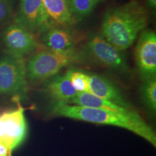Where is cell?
<instances>
[{"mask_svg": "<svg viewBox=\"0 0 156 156\" xmlns=\"http://www.w3.org/2000/svg\"><path fill=\"white\" fill-rule=\"evenodd\" d=\"M51 112L56 116L125 129L141 136L154 147L156 146V134L153 129L132 109L105 110L69 103H54Z\"/></svg>", "mask_w": 156, "mask_h": 156, "instance_id": "6da1fadb", "label": "cell"}, {"mask_svg": "<svg viewBox=\"0 0 156 156\" xmlns=\"http://www.w3.org/2000/svg\"><path fill=\"white\" fill-rule=\"evenodd\" d=\"M147 23L148 14L145 7L132 2L106 12L101 25L102 37L123 51L133 45Z\"/></svg>", "mask_w": 156, "mask_h": 156, "instance_id": "7a4b0ae2", "label": "cell"}, {"mask_svg": "<svg viewBox=\"0 0 156 156\" xmlns=\"http://www.w3.org/2000/svg\"><path fill=\"white\" fill-rule=\"evenodd\" d=\"M24 58L6 54L0 58V94L16 102L27 97L28 80Z\"/></svg>", "mask_w": 156, "mask_h": 156, "instance_id": "3957f363", "label": "cell"}, {"mask_svg": "<svg viewBox=\"0 0 156 156\" xmlns=\"http://www.w3.org/2000/svg\"><path fill=\"white\" fill-rule=\"evenodd\" d=\"M77 55H65L48 49L36 52L29 58L26 64L27 80L38 84L57 75L63 68L75 62Z\"/></svg>", "mask_w": 156, "mask_h": 156, "instance_id": "277c9868", "label": "cell"}, {"mask_svg": "<svg viewBox=\"0 0 156 156\" xmlns=\"http://www.w3.org/2000/svg\"><path fill=\"white\" fill-rule=\"evenodd\" d=\"M17 107L5 112L0 116L2 142L12 153L23 144L28 134L25 108L17 101Z\"/></svg>", "mask_w": 156, "mask_h": 156, "instance_id": "5b68a950", "label": "cell"}, {"mask_svg": "<svg viewBox=\"0 0 156 156\" xmlns=\"http://www.w3.org/2000/svg\"><path fill=\"white\" fill-rule=\"evenodd\" d=\"M2 41L6 53L19 58H24L37 48L34 34L15 22L5 29Z\"/></svg>", "mask_w": 156, "mask_h": 156, "instance_id": "8992f818", "label": "cell"}, {"mask_svg": "<svg viewBox=\"0 0 156 156\" xmlns=\"http://www.w3.org/2000/svg\"><path fill=\"white\" fill-rule=\"evenodd\" d=\"M87 51L95 61L119 73H126L129 67L122 51L118 50L102 36H93L87 44Z\"/></svg>", "mask_w": 156, "mask_h": 156, "instance_id": "52a82bcc", "label": "cell"}, {"mask_svg": "<svg viewBox=\"0 0 156 156\" xmlns=\"http://www.w3.org/2000/svg\"><path fill=\"white\" fill-rule=\"evenodd\" d=\"M15 22L33 34L44 32L53 25V21L44 8L43 0H20Z\"/></svg>", "mask_w": 156, "mask_h": 156, "instance_id": "ba28073f", "label": "cell"}, {"mask_svg": "<svg viewBox=\"0 0 156 156\" xmlns=\"http://www.w3.org/2000/svg\"><path fill=\"white\" fill-rule=\"evenodd\" d=\"M136 67L143 81L156 77V35L153 30L140 33L135 51Z\"/></svg>", "mask_w": 156, "mask_h": 156, "instance_id": "9c48e42d", "label": "cell"}, {"mask_svg": "<svg viewBox=\"0 0 156 156\" xmlns=\"http://www.w3.org/2000/svg\"><path fill=\"white\" fill-rule=\"evenodd\" d=\"M41 41L48 50L65 55H76L75 40L67 28L52 25L42 33Z\"/></svg>", "mask_w": 156, "mask_h": 156, "instance_id": "30bf717a", "label": "cell"}, {"mask_svg": "<svg viewBox=\"0 0 156 156\" xmlns=\"http://www.w3.org/2000/svg\"><path fill=\"white\" fill-rule=\"evenodd\" d=\"M89 93L118 105L122 108L132 109L131 105L126 101L122 91L112 81L102 75L89 74Z\"/></svg>", "mask_w": 156, "mask_h": 156, "instance_id": "8fae6325", "label": "cell"}, {"mask_svg": "<svg viewBox=\"0 0 156 156\" xmlns=\"http://www.w3.org/2000/svg\"><path fill=\"white\" fill-rule=\"evenodd\" d=\"M46 90L55 103H69L78 93L66 74L63 75L57 74L49 78Z\"/></svg>", "mask_w": 156, "mask_h": 156, "instance_id": "7c38bea8", "label": "cell"}, {"mask_svg": "<svg viewBox=\"0 0 156 156\" xmlns=\"http://www.w3.org/2000/svg\"><path fill=\"white\" fill-rule=\"evenodd\" d=\"M43 3L46 13L53 22L62 26L73 23V16L67 0H43Z\"/></svg>", "mask_w": 156, "mask_h": 156, "instance_id": "4fadbf2b", "label": "cell"}, {"mask_svg": "<svg viewBox=\"0 0 156 156\" xmlns=\"http://www.w3.org/2000/svg\"><path fill=\"white\" fill-rule=\"evenodd\" d=\"M101 0H67L73 17L83 18L93 12Z\"/></svg>", "mask_w": 156, "mask_h": 156, "instance_id": "5bb4252c", "label": "cell"}, {"mask_svg": "<svg viewBox=\"0 0 156 156\" xmlns=\"http://www.w3.org/2000/svg\"><path fill=\"white\" fill-rule=\"evenodd\" d=\"M141 98L143 103L151 112L156 110V80L152 79L143 81L140 89Z\"/></svg>", "mask_w": 156, "mask_h": 156, "instance_id": "9a60e30c", "label": "cell"}, {"mask_svg": "<svg viewBox=\"0 0 156 156\" xmlns=\"http://www.w3.org/2000/svg\"><path fill=\"white\" fill-rule=\"evenodd\" d=\"M66 75L69 77L74 88L78 93H89L90 77L88 73L72 69L68 70Z\"/></svg>", "mask_w": 156, "mask_h": 156, "instance_id": "2e32d148", "label": "cell"}, {"mask_svg": "<svg viewBox=\"0 0 156 156\" xmlns=\"http://www.w3.org/2000/svg\"><path fill=\"white\" fill-rule=\"evenodd\" d=\"M12 12V0H0V25L10 20Z\"/></svg>", "mask_w": 156, "mask_h": 156, "instance_id": "e0dca14e", "label": "cell"}, {"mask_svg": "<svg viewBox=\"0 0 156 156\" xmlns=\"http://www.w3.org/2000/svg\"><path fill=\"white\" fill-rule=\"evenodd\" d=\"M11 153L2 141L0 142V156H10Z\"/></svg>", "mask_w": 156, "mask_h": 156, "instance_id": "ac0fdd59", "label": "cell"}, {"mask_svg": "<svg viewBox=\"0 0 156 156\" xmlns=\"http://www.w3.org/2000/svg\"><path fill=\"white\" fill-rule=\"evenodd\" d=\"M147 1L148 7H151V9H155L156 7V0H146Z\"/></svg>", "mask_w": 156, "mask_h": 156, "instance_id": "d6986e66", "label": "cell"}, {"mask_svg": "<svg viewBox=\"0 0 156 156\" xmlns=\"http://www.w3.org/2000/svg\"><path fill=\"white\" fill-rule=\"evenodd\" d=\"M1 116V115H0ZM2 141V130H1V121H0V142Z\"/></svg>", "mask_w": 156, "mask_h": 156, "instance_id": "ffe728a7", "label": "cell"}]
</instances>
